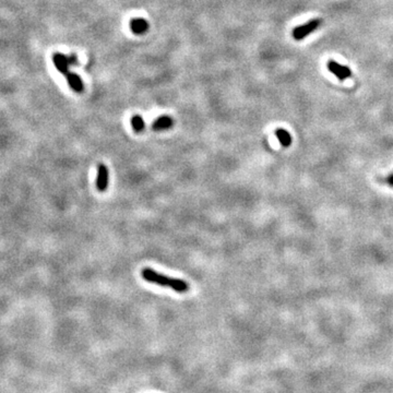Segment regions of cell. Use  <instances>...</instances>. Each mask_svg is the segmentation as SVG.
<instances>
[{
    "label": "cell",
    "mask_w": 393,
    "mask_h": 393,
    "mask_svg": "<svg viewBox=\"0 0 393 393\" xmlns=\"http://www.w3.org/2000/svg\"><path fill=\"white\" fill-rule=\"evenodd\" d=\"M142 278L145 279L149 283H153L159 286H167L170 287L171 290H174L177 293H187L189 291L190 286L186 281L180 279L170 278V276H166L164 274L157 273V271L150 268H145L141 271Z\"/></svg>",
    "instance_id": "cell-1"
},
{
    "label": "cell",
    "mask_w": 393,
    "mask_h": 393,
    "mask_svg": "<svg viewBox=\"0 0 393 393\" xmlns=\"http://www.w3.org/2000/svg\"><path fill=\"white\" fill-rule=\"evenodd\" d=\"M321 21L320 19H314L311 20L309 22L305 24H302L300 26L295 27L294 30H293L292 35L294 37V40L296 41H302L304 38L307 37L311 33H313L314 31H315L318 29V27L321 25Z\"/></svg>",
    "instance_id": "cell-2"
},
{
    "label": "cell",
    "mask_w": 393,
    "mask_h": 393,
    "mask_svg": "<svg viewBox=\"0 0 393 393\" xmlns=\"http://www.w3.org/2000/svg\"><path fill=\"white\" fill-rule=\"evenodd\" d=\"M326 67H328L330 73L333 74L340 81H344L345 79L352 77V70L350 68L346 67V66L337 64L334 60H329Z\"/></svg>",
    "instance_id": "cell-3"
},
{
    "label": "cell",
    "mask_w": 393,
    "mask_h": 393,
    "mask_svg": "<svg viewBox=\"0 0 393 393\" xmlns=\"http://www.w3.org/2000/svg\"><path fill=\"white\" fill-rule=\"evenodd\" d=\"M109 171L106 165L99 164L97 166V177H96V188L99 192L105 191L108 188Z\"/></svg>",
    "instance_id": "cell-4"
},
{
    "label": "cell",
    "mask_w": 393,
    "mask_h": 393,
    "mask_svg": "<svg viewBox=\"0 0 393 393\" xmlns=\"http://www.w3.org/2000/svg\"><path fill=\"white\" fill-rule=\"evenodd\" d=\"M53 63L55 65V67L59 71L62 75H67L69 71V60H68V56H66V55L62 54V53H55L53 55Z\"/></svg>",
    "instance_id": "cell-5"
},
{
    "label": "cell",
    "mask_w": 393,
    "mask_h": 393,
    "mask_svg": "<svg viewBox=\"0 0 393 393\" xmlns=\"http://www.w3.org/2000/svg\"><path fill=\"white\" fill-rule=\"evenodd\" d=\"M130 30L136 35H142L148 32L149 30V23L148 21L142 18H134L129 23Z\"/></svg>",
    "instance_id": "cell-6"
},
{
    "label": "cell",
    "mask_w": 393,
    "mask_h": 393,
    "mask_svg": "<svg viewBox=\"0 0 393 393\" xmlns=\"http://www.w3.org/2000/svg\"><path fill=\"white\" fill-rule=\"evenodd\" d=\"M66 79H67V83L71 90L76 93H82L84 91V83H83L80 76L74 73H68L66 75Z\"/></svg>",
    "instance_id": "cell-7"
},
{
    "label": "cell",
    "mask_w": 393,
    "mask_h": 393,
    "mask_svg": "<svg viewBox=\"0 0 393 393\" xmlns=\"http://www.w3.org/2000/svg\"><path fill=\"white\" fill-rule=\"evenodd\" d=\"M174 126V120L169 116H160L157 119L153 121L152 129L156 131L160 130H167L170 129Z\"/></svg>",
    "instance_id": "cell-8"
},
{
    "label": "cell",
    "mask_w": 393,
    "mask_h": 393,
    "mask_svg": "<svg viewBox=\"0 0 393 393\" xmlns=\"http://www.w3.org/2000/svg\"><path fill=\"white\" fill-rule=\"evenodd\" d=\"M275 136L278 138V140L283 147H290L292 145V136L289 131H286L283 128H278L275 130Z\"/></svg>",
    "instance_id": "cell-9"
},
{
    "label": "cell",
    "mask_w": 393,
    "mask_h": 393,
    "mask_svg": "<svg viewBox=\"0 0 393 393\" xmlns=\"http://www.w3.org/2000/svg\"><path fill=\"white\" fill-rule=\"evenodd\" d=\"M130 123H131L132 129H134L136 132H142L146 128L145 120H143V118L141 117L140 115L132 116L131 119H130Z\"/></svg>",
    "instance_id": "cell-10"
},
{
    "label": "cell",
    "mask_w": 393,
    "mask_h": 393,
    "mask_svg": "<svg viewBox=\"0 0 393 393\" xmlns=\"http://www.w3.org/2000/svg\"><path fill=\"white\" fill-rule=\"evenodd\" d=\"M390 184L393 186V175L391 176V178H390Z\"/></svg>",
    "instance_id": "cell-11"
}]
</instances>
